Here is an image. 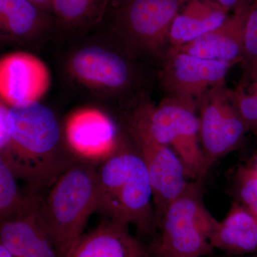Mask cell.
I'll list each match as a JSON object with an SVG mask.
<instances>
[{"label": "cell", "instance_id": "1", "mask_svg": "<svg viewBox=\"0 0 257 257\" xmlns=\"http://www.w3.org/2000/svg\"><path fill=\"white\" fill-rule=\"evenodd\" d=\"M98 207L108 219L151 235L157 226L152 191L139 153L117 150L97 170Z\"/></svg>", "mask_w": 257, "mask_h": 257}, {"label": "cell", "instance_id": "2", "mask_svg": "<svg viewBox=\"0 0 257 257\" xmlns=\"http://www.w3.org/2000/svg\"><path fill=\"white\" fill-rule=\"evenodd\" d=\"M40 210L58 257H66L84 234L93 213L97 211V170L84 161H74L50 187Z\"/></svg>", "mask_w": 257, "mask_h": 257}, {"label": "cell", "instance_id": "3", "mask_svg": "<svg viewBox=\"0 0 257 257\" xmlns=\"http://www.w3.org/2000/svg\"><path fill=\"white\" fill-rule=\"evenodd\" d=\"M197 104L167 95L157 106H142L130 124L145 130L154 140L172 149L188 178L202 181L208 170L199 140Z\"/></svg>", "mask_w": 257, "mask_h": 257}, {"label": "cell", "instance_id": "4", "mask_svg": "<svg viewBox=\"0 0 257 257\" xmlns=\"http://www.w3.org/2000/svg\"><path fill=\"white\" fill-rule=\"evenodd\" d=\"M216 221L203 202L202 181H193L162 213L160 236L150 249L166 257L210 255L209 236Z\"/></svg>", "mask_w": 257, "mask_h": 257}, {"label": "cell", "instance_id": "5", "mask_svg": "<svg viewBox=\"0 0 257 257\" xmlns=\"http://www.w3.org/2000/svg\"><path fill=\"white\" fill-rule=\"evenodd\" d=\"M187 0H113L106 17L135 48L160 53L172 22Z\"/></svg>", "mask_w": 257, "mask_h": 257}, {"label": "cell", "instance_id": "6", "mask_svg": "<svg viewBox=\"0 0 257 257\" xmlns=\"http://www.w3.org/2000/svg\"><path fill=\"white\" fill-rule=\"evenodd\" d=\"M199 140L208 168L234 150L248 128L224 84L213 88L199 102Z\"/></svg>", "mask_w": 257, "mask_h": 257}, {"label": "cell", "instance_id": "7", "mask_svg": "<svg viewBox=\"0 0 257 257\" xmlns=\"http://www.w3.org/2000/svg\"><path fill=\"white\" fill-rule=\"evenodd\" d=\"M130 126L150 178L157 225L166 207L188 187V177L171 147L154 140L143 128Z\"/></svg>", "mask_w": 257, "mask_h": 257}, {"label": "cell", "instance_id": "8", "mask_svg": "<svg viewBox=\"0 0 257 257\" xmlns=\"http://www.w3.org/2000/svg\"><path fill=\"white\" fill-rule=\"evenodd\" d=\"M232 66L206 60L171 47L160 72L161 82L167 95L199 102L213 88L224 84Z\"/></svg>", "mask_w": 257, "mask_h": 257}, {"label": "cell", "instance_id": "9", "mask_svg": "<svg viewBox=\"0 0 257 257\" xmlns=\"http://www.w3.org/2000/svg\"><path fill=\"white\" fill-rule=\"evenodd\" d=\"M64 138L77 160L92 165L102 163L117 151L114 121L96 108H82L69 115Z\"/></svg>", "mask_w": 257, "mask_h": 257}, {"label": "cell", "instance_id": "10", "mask_svg": "<svg viewBox=\"0 0 257 257\" xmlns=\"http://www.w3.org/2000/svg\"><path fill=\"white\" fill-rule=\"evenodd\" d=\"M50 85V74L36 56L25 52L0 58V100L10 106L39 101Z\"/></svg>", "mask_w": 257, "mask_h": 257}, {"label": "cell", "instance_id": "11", "mask_svg": "<svg viewBox=\"0 0 257 257\" xmlns=\"http://www.w3.org/2000/svg\"><path fill=\"white\" fill-rule=\"evenodd\" d=\"M69 67L80 82L106 90L122 89L131 79V69L124 57L99 45L79 49L71 58Z\"/></svg>", "mask_w": 257, "mask_h": 257}, {"label": "cell", "instance_id": "12", "mask_svg": "<svg viewBox=\"0 0 257 257\" xmlns=\"http://www.w3.org/2000/svg\"><path fill=\"white\" fill-rule=\"evenodd\" d=\"M250 5L235 10L222 25L212 31L182 46L172 48L206 60L226 62L231 66L241 62L245 25Z\"/></svg>", "mask_w": 257, "mask_h": 257}, {"label": "cell", "instance_id": "13", "mask_svg": "<svg viewBox=\"0 0 257 257\" xmlns=\"http://www.w3.org/2000/svg\"><path fill=\"white\" fill-rule=\"evenodd\" d=\"M150 248L130 232L128 225L106 219L84 233L66 257H147Z\"/></svg>", "mask_w": 257, "mask_h": 257}, {"label": "cell", "instance_id": "14", "mask_svg": "<svg viewBox=\"0 0 257 257\" xmlns=\"http://www.w3.org/2000/svg\"><path fill=\"white\" fill-rule=\"evenodd\" d=\"M0 243L14 257H58L40 203L23 216L0 221Z\"/></svg>", "mask_w": 257, "mask_h": 257}, {"label": "cell", "instance_id": "15", "mask_svg": "<svg viewBox=\"0 0 257 257\" xmlns=\"http://www.w3.org/2000/svg\"><path fill=\"white\" fill-rule=\"evenodd\" d=\"M209 240L213 248L229 254H255L257 218L239 202H234L224 219L216 221Z\"/></svg>", "mask_w": 257, "mask_h": 257}, {"label": "cell", "instance_id": "16", "mask_svg": "<svg viewBox=\"0 0 257 257\" xmlns=\"http://www.w3.org/2000/svg\"><path fill=\"white\" fill-rule=\"evenodd\" d=\"M229 12L210 0H187L171 25L169 42L180 47L224 23Z\"/></svg>", "mask_w": 257, "mask_h": 257}, {"label": "cell", "instance_id": "17", "mask_svg": "<svg viewBox=\"0 0 257 257\" xmlns=\"http://www.w3.org/2000/svg\"><path fill=\"white\" fill-rule=\"evenodd\" d=\"M47 15L28 0H0V38H30L43 26Z\"/></svg>", "mask_w": 257, "mask_h": 257}, {"label": "cell", "instance_id": "18", "mask_svg": "<svg viewBox=\"0 0 257 257\" xmlns=\"http://www.w3.org/2000/svg\"><path fill=\"white\" fill-rule=\"evenodd\" d=\"M9 163L0 153V221L24 215L40 203L39 195L23 190Z\"/></svg>", "mask_w": 257, "mask_h": 257}, {"label": "cell", "instance_id": "19", "mask_svg": "<svg viewBox=\"0 0 257 257\" xmlns=\"http://www.w3.org/2000/svg\"><path fill=\"white\" fill-rule=\"evenodd\" d=\"M113 0H53L50 15L67 27H85L105 18Z\"/></svg>", "mask_w": 257, "mask_h": 257}, {"label": "cell", "instance_id": "20", "mask_svg": "<svg viewBox=\"0 0 257 257\" xmlns=\"http://www.w3.org/2000/svg\"><path fill=\"white\" fill-rule=\"evenodd\" d=\"M241 64L243 78L241 85H246L257 70V0L250 5L244 32V45Z\"/></svg>", "mask_w": 257, "mask_h": 257}, {"label": "cell", "instance_id": "21", "mask_svg": "<svg viewBox=\"0 0 257 257\" xmlns=\"http://www.w3.org/2000/svg\"><path fill=\"white\" fill-rule=\"evenodd\" d=\"M234 189L237 202L257 218V173L255 170L240 167L234 176Z\"/></svg>", "mask_w": 257, "mask_h": 257}, {"label": "cell", "instance_id": "22", "mask_svg": "<svg viewBox=\"0 0 257 257\" xmlns=\"http://www.w3.org/2000/svg\"><path fill=\"white\" fill-rule=\"evenodd\" d=\"M233 102L248 130L257 133V94L239 85L231 94Z\"/></svg>", "mask_w": 257, "mask_h": 257}, {"label": "cell", "instance_id": "23", "mask_svg": "<svg viewBox=\"0 0 257 257\" xmlns=\"http://www.w3.org/2000/svg\"><path fill=\"white\" fill-rule=\"evenodd\" d=\"M8 110L9 108L7 107L4 103L0 102V152L5 150L10 143Z\"/></svg>", "mask_w": 257, "mask_h": 257}, {"label": "cell", "instance_id": "24", "mask_svg": "<svg viewBox=\"0 0 257 257\" xmlns=\"http://www.w3.org/2000/svg\"><path fill=\"white\" fill-rule=\"evenodd\" d=\"M216 4L220 5L224 9L229 12H234L243 7L248 6L253 3L254 0H210Z\"/></svg>", "mask_w": 257, "mask_h": 257}, {"label": "cell", "instance_id": "25", "mask_svg": "<svg viewBox=\"0 0 257 257\" xmlns=\"http://www.w3.org/2000/svg\"><path fill=\"white\" fill-rule=\"evenodd\" d=\"M28 1L47 15H50L51 8H52L53 0H28Z\"/></svg>", "mask_w": 257, "mask_h": 257}, {"label": "cell", "instance_id": "26", "mask_svg": "<svg viewBox=\"0 0 257 257\" xmlns=\"http://www.w3.org/2000/svg\"><path fill=\"white\" fill-rule=\"evenodd\" d=\"M249 83H251V86H250L249 90L248 91L257 94V70Z\"/></svg>", "mask_w": 257, "mask_h": 257}, {"label": "cell", "instance_id": "27", "mask_svg": "<svg viewBox=\"0 0 257 257\" xmlns=\"http://www.w3.org/2000/svg\"><path fill=\"white\" fill-rule=\"evenodd\" d=\"M0 257H14L4 245L0 243Z\"/></svg>", "mask_w": 257, "mask_h": 257}, {"label": "cell", "instance_id": "28", "mask_svg": "<svg viewBox=\"0 0 257 257\" xmlns=\"http://www.w3.org/2000/svg\"><path fill=\"white\" fill-rule=\"evenodd\" d=\"M147 257H166L163 256V255L161 254V253H159L156 252V251H151L150 249V253H149L148 256Z\"/></svg>", "mask_w": 257, "mask_h": 257}, {"label": "cell", "instance_id": "29", "mask_svg": "<svg viewBox=\"0 0 257 257\" xmlns=\"http://www.w3.org/2000/svg\"><path fill=\"white\" fill-rule=\"evenodd\" d=\"M253 170H255V172H256L257 173V160H256V165H255V167H254V168H253Z\"/></svg>", "mask_w": 257, "mask_h": 257}, {"label": "cell", "instance_id": "30", "mask_svg": "<svg viewBox=\"0 0 257 257\" xmlns=\"http://www.w3.org/2000/svg\"><path fill=\"white\" fill-rule=\"evenodd\" d=\"M248 257H257V253H255V254L250 255V256Z\"/></svg>", "mask_w": 257, "mask_h": 257}]
</instances>
